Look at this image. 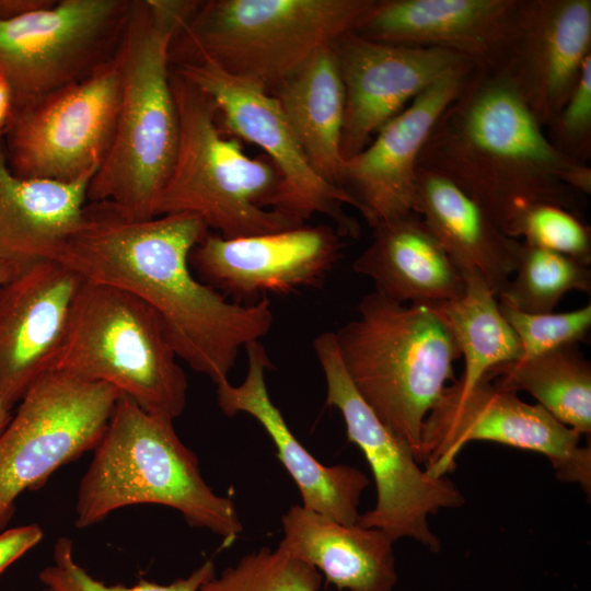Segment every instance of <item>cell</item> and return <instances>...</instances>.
I'll return each mask as SVG.
<instances>
[{
  "mask_svg": "<svg viewBox=\"0 0 591 591\" xmlns=\"http://www.w3.org/2000/svg\"><path fill=\"white\" fill-rule=\"evenodd\" d=\"M208 230L190 213L132 220L109 201H88L47 258L148 303L177 357L218 385L229 381L241 347L270 331L274 316L267 297L232 302L194 275L189 255Z\"/></svg>",
  "mask_w": 591,
  "mask_h": 591,
  "instance_id": "obj_1",
  "label": "cell"
},
{
  "mask_svg": "<svg viewBox=\"0 0 591 591\" xmlns=\"http://www.w3.org/2000/svg\"><path fill=\"white\" fill-rule=\"evenodd\" d=\"M575 161L552 144L502 72L474 69L436 121L418 166L457 185L508 235L532 205L553 204L580 215V195L560 181Z\"/></svg>",
  "mask_w": 591,
  "mask_h": 591,
  "instance_id": "obj_2",
  "label": "cell"
},
{
  "mask_svg": "<svg viewBox=\"0 0 591 591\" xmlns=\"http://www.w3.org/2000/svg\"><path fill=\"white\" fill-rule=\"evenodd\" d=\"M197 0H131L118 51L120 103L111 148L88 186V201H109L132 220L157 217L179 137L170 83V45Z\"/></svg>",
  "mask_w": 591,
  "mask_h": 591,
  "instance_id": "obj_3",
  "label": "cell"
},
{
  "mask_svg": "<svg viewBox=\"0 0 591 591\" xmlns=\"http://www.w3.org/2000/svg\"><path fill=\"white\" fill-rule=\"evenodd\" d=\"M93 452L77 495V528L94 525L125 507L151 503L172 508L188 525L219 535L223 547L241 534L232 499L207 485L173 419L151 414L120 394Z\"/></svg>",
  "mask_w": 591,
  "mask_h": 591,
  "instance_id": "obj_4",
  "label": "cell"
},
{
  "mask_svg": "<svg viewBox=\"0 0 591 591\" xmlns=\"http://www.w3.org/2000/svg\"><path fill=\"white\" fill-rule=\"evenodd\" d=\"M345 370L375 416L416 457L422 422L454 381L461 357L450 327L432 304H406L371 292L358 317L335 332Z\"/></svg>",
  "mask_w": 591,
  "mask_h": 591,
  "instance_id": "obj_5",
  "label": "cell"
},
{
  "mask_svg": "<svg viewBox=\"0 0 591 591\" xmlns=\"http://www.w3.org/2000/svg\"><path fill=\"white\" fill-rule=\"evenodd\" d=\"M380 0H206L172 39L171 66L212 61L269 93L359 31Z\"/></svg>",
  "mask_w": 591,
  "mask_h": 591,
  "instance_id": "obj_6",
  "label": "cell"
},
{
  "mask_svg": "<svg viewBox=\"0 0 591 591\" xmlns=\"http://www.w3.org/2000/svg\"><path fill=\"white\" fill-rule=\"evenodd\" d=\"M179 137L157 217L190 213L225 239L277 232L301 223L266 207L279 175L270 161L251 158L222 136L213 100L171 67Z\"/></svg>",
  "mask_w": 591,
  "mask_h": 591,
  "instance_id": "obj_7",
  "label": "cell"
},
{
  "mask_svg": "<svg viewBox=\"0 0 591 591\" xmlns=\"http://www.w3.org/2000/svg\"><path fill=\"white\" fill-rule=\"evenodd\" d=\"M158 312L119 288L82 282L50 371L115 386L142 409L171 419L188 383Z\"/></svg>",
  "mask_w": 591,
  "mask_h": 591,
  "instance_id": "obj_8",
  "label": "cell"
},
{
  "mask_svg": "<svg viewBox=\"0 0 591 591\" xmlns=\"http://www.w3.org/2000/svg\"><path fill=\"white\" fill-rule=\"evenodd\" d=\"M313 348L326 381L325 404L341 414L347 439L362 451L375 482L376 502L359 514L357 524L382 530L394 541L413 538L438 553L441 543L428 517L462 507L463 494L447 476L421 470L410 445L361 398L345 370L334 332L320 334Z\"/></svg>",
  "mask_w": 591,
  "mask_h": 591,
  "instance_id": "obj_9",
  "label": "cell"
},
{
  "mask_svg": "<svg viewBox=\"0 0 591 591\" xmlns=\"http://www.w3.org/2000/svg\"><path fill=\"white\" fill-rule=\"evenodd\" d=\"M580 436L485 374L470 385L455 380L444 387L422 422L417 460L441 477L455 468L468 442L494 441L545 455L558 480L579 485L590 497L591 447H581Z\"/></svg>",
  "mask_w": 591,
  "mask_h": 591,
  "instance_id": "obj_10",
  "label": "cell"
},
{
  "mask_svg": "<svg viewBox=\"0 0 591 591\" xmlns=\"http://www.w3.org/2000/svg\"><path fill=\"white\" fill-rule=\"evenodd\" d=\"M120 394L111 384L61 371L33 383L0 432V532L21 494L40 488L59 467L95 449Z\"/></svg>",
  "mask_w": 591,
  "mask_h": 591,
  "instance_id": "obj_11",
  "label": "cell"
},
{
  "mask_svg": "<svg viewBox=\"0 0 591 591\" xmlns=\"http://www.w3.org/2000/svg\"><path fill=\"white\" fill-rule=\"evenodd\" d=\"M120 90L117 54L89 78L12 108L2 132L11 172L59 183L93 177L112 144Z\"/></svg>",
  "mask_w": 591,
  "mask_h": 591,
  "instance_id": "obj_12",
  "label": "cell"
},
{
  "mask_svg": "<svg viewBox=\"0 0 591 591\" xmlns=\"http://www.w3.org/2000/svg\"><path fill=\"white\" fill-rule=\"evenodd\" d=\"M131 0H57L51 8L0 22V77L12 108L82 81L121 46Z\"/></svg>",
  "mask_w": 591,
  "mask_h": 591,
  "instance_id": "obj_13",
  "label": "cell"
},
{
  "mask_svg": "<svg viewBox=\"0 0 591 591\" xmlns=\"http://www.w3.org/2000/svg\"><path fill=\"white\" fill-rule=\"evenodd\" d=\"M171 67L213 100L231 134L259 147L275 166L279 182L268 209L301 224L321 213L335 222L340 236L359 235V224L344 210V205L359 210L357 201L315 171L271 93L212 61Z\"/></svg>",
  "mask_w": 591,
  "mask_h": 591,
  "instance_id": "obj_14",
  "label": "cell"
},
{
  "mask_svg": "<svg viewBox=\"0 0 591 591\" xmlns=\"http://www.w3.org/2000/svg\"><path fill=\"white\" fill-rule=\"evenodd\" d=\"M339 237L331 227L305 224L234 239L208 233L190 252L189 265L205 285L251 304L259 294L320 283L340 257Z\"/></svg>",
  "mask_w": 591,
  "mask_h": 591,
  "instance_id": "obj_15",
  "label": "cell"
},
{
  "mask_svg": "<svg viewBox=\"0 0 591 591\" xmlns=\"http://www.w3.org/2000/svg\"><path fill=\"white\" fill-rule=\"evenodd\" d=\"M333 48L345 89L344 161L436 81L470 63L447 50L381 43L356 32L339 37Z\"/></svg>",
  "mask_w": 591,
  "mask_h": 591,
  "instance_id": "obj_16",
  "label": "cell"
},
{
  "mask_svg": "<svg viewBox=\"0 0 591 591\" xmlns=\"http://www.w3.org/2000/svg\"><path fill=\"white\" fill-rule=\"evenodd\" d=\"M474 69L467 63L443 76L386 123L366 148L344 161L340 187L357 201L371 227L414 212L420 153Z\"/></svg>",
  "mask_w": 591,
  "mask_h": 591,
  "instance_id": "obj_17",
  "label": "cell"
},
{
  "mask_svg": "<svg viewBox=\"0 0 591 591\" xmlns=\"http://www.w3.org/2000/svg\"><path fill=\"white\" fill-rule=\"evenodd\" d=\"M591 55L590 0H519L502 72L546 128Z\"/></svg>",
  "mask_w": 591,
  "mask_h": 591,
  "instance_id": "obj_18",
  "label": "cell"
},
{
  "mask_svg": "<svg viewBox=\"0 0 591 591\" xmlns=\"http://www.w3.org/2000/svg\"><path fill=\"white\" fill-rule=\"evenodd\" d=\"M81 282L47 258L0 285V402L8 407L50 371Z\"/></svg>",
  "mask_w": 591,
  "mask_h": 591,
  "instance_id": "obj_19",
  "label": "cell"
},
{
  "mask_svg": "<svg viewBox=\"0 0 591 591\" xmlns=\"http://www.w3.org/2000/svg\"><path fill=\"white\" fill-rule=\"evenodd\" d=\"M519 0H380L356 33L393 45L453 53L475 69L501 68Z\"/></svg>",
  "mask_w": 591,
  "mask_h": 591,
  "instance_id": "obj_20",
  "label": "cell"
},
{
  "mask_svg": "<svg viewBox=\"0 0 591 591\" xmlns=\"http://www.w3.org/2000/svg\"><path fill=\"white\" fill-rule=\"evenodd\" d=\"M247 372L244 381H229L217 386V403L223 414L245 413L266 430L277 449V457L294 480L303 507L343 524L357 523L358 507L368 477L344 464L324 465L292 433L279 408L273 403L265 382V371L273 367L259 340L245 346Z\"/></svg>",
  "mask_w": 591,
  "mask_h": 591,
  "instance_id": "obj_21",
  "label": "cell"
},
{
  "mask_svg": "<svg viewBox=\"0 0 591 591\" xmlns=\"http://www.w3.org/2000/svg\"><path fill=\"white\" fill-rule=\"evenodd\" d=\"M372 228L373 240L352 268L373 282L374 292L406 304H434L464 293L462 270L417 213Z\"/></svg>",
  "mask_w": 591,
  "mask_h": 591,
  "instance_id": "obj_22",
  "label": "cell"
},
{
  "mask_svg": "<svg viewBox=\"0 0 591 591\" xmlns=\"http://www.w3.org/2000/svg\"><path fill=\"white\" fill-rule=\"evenodd\" d=\"M414 212L463 271H477L498 297L517 269L522 242L507 235L449 178L419 167Z\"/></svg>",
  "mask_w": 591,
  "mask_h": 591,
  "instance_id": "obj_23",
  "label": "cell"
},
{
  "mask_svg": "<svg viewBox=\"0 0 591 591\" xmlns=\"http://www.w3.org/2000/svg\"><path fill=\"white\" fill-rule=\"evenodd\" d=\"M279 547L322 571L338 590L393 591L394 540L379 529L343 524L300 505L281 518Z\"/></svg>",
  "mask_w": 591,
  "mask_h": 591,
  "instance_id": "obj_24",
  "label": "cell"
},
{
  "mask_svg": "<svg viewBox=\"0 0 591 591\" xmlns=\"http://www.w3.org/2000/svg\"><path fill=\"white\" fill-rule=\"evenodd\" d=\"M92 177L72 183L24 179L8 166L0 136V259L22 269L47 259L78 223Z\"/></svg>",
  "mask_w": 591,
  "mask_h": 591,
  "instance_id": "obj_25",
  "label": "cell"
},
{
  "mask_svg": "<svg viewBox=\"0 0 591 591\" xmlns=\"http://www.w3.org/2000/svg\"><path fill=\"white\" fill-rule=\"evenodd\" d=\"M270 93L312 166L340 187L345 89L333 45Z\"/></svg>",
  "mask_w": 591,
  "mask_h": 591,
  "instance_id": "obj_26",
  "label": "cell"
},
{
  "mask_svg": "<svg viewBox=\"0 0 591 591\" xmlns=\"http://www.w3.org/2000/svg\"><path fill=\"white\" fill-rule=\"evenodd\" d=\"M496 384L525 391L554 418L580 434L591 433V364L577 345L497 364Z\"/></svg>",
  "mask_w": 591,
  "mask_h": 591,
  "instance_id": "obj_27",
  "label": "cell"
},
{
  "mask_svg": "<svg viewBox=\"0 0 591 591\" xmlns=\"http://www.w3.org/2000/svg\"><path fill=\"white\" fill-rule=\"evenodd\" d=\"M464 293L432 304L447 321L455 344L464 357L461 382L470 385L490 368L521 359L520 341L502 316L496 294L474 270L463 271Z\"/></svg>",
  "mask_w": 591,
  "mask_h": 591,
  "instance_id": "obj_28",
  "label": "cell"
},
{
  "mask_svg": "<svg viewBox=\"0 0 591 591\" xmlns=\"http://www.w3.org/2000/svg\"><path fill=\"white\" fill-rule=\"evenodd\" d=\"M590 289L589 265L522 243L513 278L497 299L526 313H549L568 291Z\"/></svg>",
  "mask_w": 591,
  "mask_h": 591,
  "instance_id": "obj_29",
  "label": "cell"
},
{
  "mask_svg": "<svg viewBox=\"0 0 591 591\" xmlns=\"http://www.w3.org/2000/svg\"><path fill=\"white\" fill-rule=\"evenodd\" d=\"M317 569L280 548L262 547L207 580L199 591H320Z\"/></svg>",
  "mask_w": 591,
  "mask_h": 591,
  "instance_id": "obj_30",
  "label": "cell"
},
{
  "mask_svg": "<svg viewBox=\"0 0 591 591\" xmlns=\"http://www.w3.org/2000/svg\"><path fill=\"white\" fill-rule=\"evenodd\" d=\"M508 235L586 265L591 263L590 227L580 215L557 205L542 202L528 207L512 222Z\"/></svg>",
  "mask_w": 591,
  "mask_h": 591,
  "instance_id": "obj_31",
  "label": "cell"
},
{
  "mask_svg": "<svg viewBox=\"0 0 591 591\" xmlns=\"http://www.w3.org/2000/svg\"><path fill=\"white\" fill-rule=\"evenodd\" d=\"M53 564L39 573V580L57 591H199L200 587L216 575L212 559H208L190 575L169 584H158L141 579L127 587L106 584L95 579L74 559L73 545L68 537H60L54 546Z\"/></svg>",
  "mask_w": 591,
  "mask_h": 591,
  "instance_id": "obj_32",
  "label": "cell"
},
{
  "mask_svg": "<svg viewBox=\"0 0 591 591\" xmlns=\"http://www.w3.org/2000/svg\"><path fill=\"white\" fill-rule=\"evenodd\" d=\"M499 310L517 335L522 358L577 345L591 328V304L564 313H526L499 301Z\"/></svg>",
  "mask_w": 591,
  "mask_h": 591,
  "instance_id": "obj_33",
  "label": "cell"
},
{
  "mask_svg": "<svg viewBox=\"0 0 591 591\" xmlns=\"http://www.w3.org/2000/svg\"><path fill=\"white\" fill-rule=\"evenodd\" d=\"M552 144L563 154L588 163L591 158V55L567 100L546 127Z\"/></svg>",
  "mask_w": 591,
  "mask_h": 591,
  "instance_id": "obj_34",
  "label": "cell"
},
{
  "mask_svg": "<svg viewBox=\"0 0 591 591\" xmlns=\"http://www.w3.org/2000/svg\"><path fill=\"white\" fill-rule=\"evenodd\" d=\"M37 524H26L0 532V575L43 540Z\"/></svg>",
  "mask_w": 591,
  "mask_h": 591,
  "instance_id": "obj_35",
  "label": "cell"
},
{
  "mask_svg": "<svg viewBox=\"0 0 591 591\" xmlns=\"http://www.w3.org/2000/svg\"><path fill=\"white\" fill-rule=\"evenodd\" d=\"M560 181L579 195L591 193V167L588 163L575 161L560 175Z\"/></svg>",
  "mask_w": 591,
  "mask_h": 591,
  "instance_id": "obj_36",
  "label": "cell"
},
{
  "mask_svg": "<svg viewBox=\"0 0 591 591\" xmlns=\"http://www.w3.org/2000/svg\"><path fill=\"white\" fill-rule=\"evenodd\" d=\"M57 0H0V22L55 5Z\"/></svg>",
  "mask_w": 591,
  "mask_h": 591,
  "instance_id": "obj_37",
  "label": "cell"
},
{
  "mask_svg": "<svg viewBox=\"0 0 591 591\" xmlns=\"http://www.w3.org/2000/svg\"><path fill=\"white\" fill-rule=\"evenodd\" d=\"M12 105L11 91L4 80L0 78V136L11 115Z\"/></svg>",
  "mask_w": 591,
  "mask_h": 591,
  "instance_id": "obj_38",
  "label": "cell"
},
{
  "mask_svg": "<svg viewBox=\"0 0 591 591\" xmlns=\"http://www.w3.org/2000/svg\"><path fill=\"white\" fill-rule=\"evenodd\" d=\"M26 269V268H25ZM24 269L0 259V285L22 273Z\"/></svg>",
  "mask_w": 591,
  "mask_h": 591,
  "instance_id": "obj_39",
  "label": "cell"
},
{
  "mask_svg": "<svg viewBox=\"0 0 591 591\" xmlns=\"http://www.w3.org/2000/svg\"><path fill=\"white\" fill-rule=\"evenodd\" d=\"M12 415H13L12 408L8 407L7 405L0 402V432L10 421Z\"/></svg>",
  "mask_w": 591,
  "mask_h": 591,
  "instance_id": "obj_40",
  "label": "cell"
},
{
  "mask_svg": "<svg viewBox=\"0 0 591 591\" xmlns=\"http://www.w3.org/2000/svg\"><path fill=\"white\" fill-rule=\"evenodd\" d=\"M43 591H57V590L46 587Z\"/></svg>",
  "mask_w": 591,
  "mask_h": 591,
  "instance_id": "obj_41",
  "label": "cell"
},
{
  "mask_svg": "<svg viewBox=\"0 0 591 591\" xmlns=\"http://www.w3.org/2000/svg\"><path fill=\"white\" fill-rule=\"evenodd\" d=\"M1 78V77H0Z\"/></svg>",
  "mask_w": 591,
  "mask_h": 591,
  "instance_id": "obj_42",
  "label": "cell"
}]
</instances>
